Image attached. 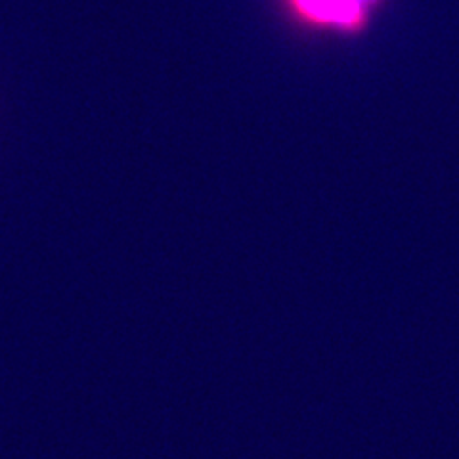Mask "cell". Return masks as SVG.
Segmentation results:
<instances>
[{"label": "cell", "instance_id": "obj_1", "mask_svg": "<svg viewBox=\"0 0 459 459\" xmlns=\"http://www.w3.org/2000/svg\"><path fill=\"white\" fill-rule=\"evenodd\" d=\"M383 0H280L287 18L308 33L354 37L364 33Z\"/></svg>", "mask_w": 459, "mask_h": 459}]
</instances>
